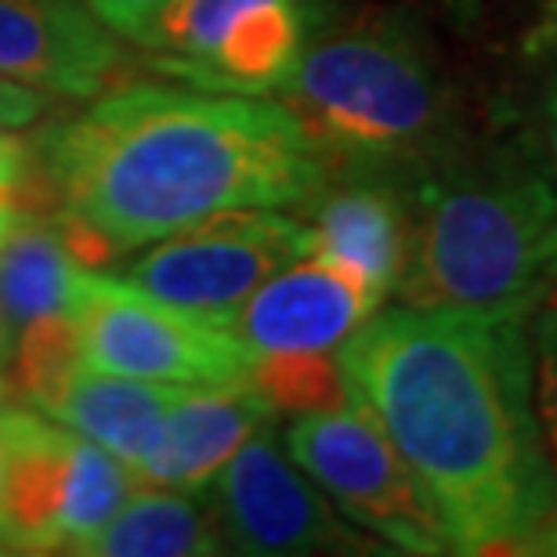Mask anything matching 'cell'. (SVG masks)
Wrapping results in <instances>:
<instances>
[{
    "label": "cell",
    "instance_id": "obj_1",
    "mask_svg": "<svg viewBox=\"0 0 557 557\" xmlns=\"http://www.w3.org/2000/svg\"><path fill=\"white\" fill-rule=\"evenodd\" d=\"M351 398L438 510L453 554H532L557 471L521 315L376 308L337 348Z\"/></svg>",
    "mask_w": 557,
    "mask_h": 557
},
{
    "label": "cell",
    "instance_id": "obj_2",
    "mask_svg": "<svg viewBox=\"0 0 557 557\" xmlns=\"http://www.w3.org/2000/svg\"><path fill=\"white\" fill-rule=\"evenodd\" d=\"M40 166L62 214L116 253L221 210L300 207L330 166L283 102L124 87L44 135Z\"/></svg>",
    "mask_w": 557,
    "mask_h": 557
},
{
    "label": "cell",
    "instance_id": "obj_3",
    "mask_svg": "<svg viewBox=\"0 0 557 557\" xmlns=\"http://www.w3.org/2000/svg\"><path fill=\"white\" fill-rule=\"evenodd\" d=\"M557 283V174L521 149L460 152L417 185L395 294L413 308L525 319Z\"/></svg>",
    "mask_w": 557,
    "mask_h": 557
},
{
    "label": "cell",
    "instance_id": "obj_4",
    "mask_svg": "<svg viewBox=\"0 0 557 557\" xmlns=\"http://www.w3.org/2000/svg\"><path fill=\"white\" fill-rule=\"evenodd\" d=\"M278 91L330 171H381L420 185L463 152L449 87L403 22L319 33Z\"/></svg>",
    "mask_w": 557,
    "mask_h": 557
},
{
    "label": "cell",
    "instance_id": "obj_5",
    "mask_svg": "<svg viewBox=\"0 0 557 557\" xmlns=\"http://www.w3.org/2000/svg\"><path fill=\"white\" fill-rule=\"evenodd\" d=\"M70 311L91 370L166 384H247L253 355L228 326L166 305L120 275L81 269Z\"/></svg>",
    "mask_w": 557,
    "mask_h": 557
},
{
    "label": "cell",
    "instance_id": "obj_6",
    "mask_svg": "<svg viewBox=\"0 0 557 557\" xmlns=\"http://www.w3.org/2000/svg\"><path fill=\"white\" fill-rule=\"evenodd\" d=\"M286 453L359 529L403 554H453L431 496L366 406L294 417Z\"/></svg>",
    "mask_w": 557,
    "mask_h": 557
},
{
    "label": "cell",
    "instance_id": "obj_7",
    "mask_svg": "<svg viewBox=\"0 0 557 557\" xmlns=\"http://www.w3.org/2000/svg\"><path fill=\"white\" fill-rule=\"evenodd\" d=\"M308 258V228L278 207L221 210L163 236L120 278L207 322H225L278 269Z\"/></svg>",
    "mask_w": 557,
    "mask_h": 557
},
{
    "label": "cell",
    "instance_id": "obj_8",
    "mask_svg": "<svg viewBox=\"0 0 557 557\" xmlns=\"http://www.w3.org/2000/svg\"><path fill=\"white\" fill-rule=\"evenodd\" d=\"M225 547L258 557L359 554L362 536L344 525L322 488L283 453L272 423L239 445L207 485Z\"/></svg>",
    "mask_w": 557,
    "mask_h": 557
},
{
    "label": "cell",
    "instance_id": "obj_9",
    "mask_svg": "<svg viewBox=\"0 0 557 557\" xmlns=\"http://www.w3.org/2000/svg\"><path fill=\"white\" fill-rule=\"evenodd\" d=\"M300 207L308 258L348 269L381 300L395 294L413 243L417 182L381 171H330L326 185Z\"/></svg>",
    "mask_w": 557,
    "mask_h": 557
},
{
    "label": "cell",
    "instance_id": "obj_10",
    "mask_svg": "<svg viewBox=\"0 0 557 557\" xmlns=\"http://www.w3.org/2000/svg\"><path fill=\"white\" fill-rule=\"evenodd\" d=\"M384 300L359 275L322 258H300L253 289L225 326L250 355L337 351Z\"/></svg>",
    "mask_w": 557,
    "mask_h": 557
},
{
    "label": "cell",
    "instance_id": "obj_11",
    "mask_svg": "<svg viewBox=\"0 0 557 557\" xmlns=\"http://www.w3.org/2000/svg\"><path fill=\"white\" fill-rule=\"evenodd\" d=\"M124 59L120 37L81 0H0V73L11 81L95 98Z\"/></svg>",
    "mask_w": 557,
    "mask_h": 557
},
{
    "label": "cell",
    "instance_id": "obj_12",
    "mask_svg": "<svg viewBox=\"0 0 557 557\" xmlns=\"http://www.w3.org/2000/svg\"><path fill=\"white\" fill-rule=\"evenodd\" d=\"M275 409L250 384H185L166 409L160 445L135 478L177 493H207L214 474Z\"/></svg>",
    "mask_w": 557,
    "mask_h": 557
},
{
    "label": "cell",
    "instance_id": "obj_13",
    "mask_svg": "<svg viewBox=\"0 0 557 557\" xmlns=\"http://www.w3.org/2000/svg\"><path fill=\"white\" fill-rule=\"evenodd\" d=\"M4 438V543L11 554H54L76 434L33 409H0Z\"/></svg>",
    "mask_w": 557,
    "mask_h": 557
},
{
    "label": "cell",
    "instance_id": "obj_14",
    "mask_svg": "<svg viewBox=\"0 0 557 557\" xmlns=\"http://www.w3.org/2000/svg\"><path fill=\"white\" fill-rule=\"evenodd\" d=\"M182 387L185 384L138 381V376L76 366L70 381L54 392V398L40 413L98 442L138 474L152 460L163 434L166 409H171Z\"/></svg>",
    "mask_w": 557,
    "mask_h": 557
},
{
    "label": "cell",
    "instance_id": "obj_15",
    "mask_svg": "<svg viewBox=\"0 0 557 557\" xmlns=\"http://www.w3.org/2000/svg\"><path fill=\"white\" fill-rule=\"evenodd\" d=\"M81 269L59 218L18 221V228L0 243V355H11L26 322L70 308Z\"/></svg>",
    "mask_w": 557,
    "mask_h": 557
},
{
    "label": "cell",
    "instance_id": "obj_16",
    "mask_svg": "<svg viewBox=\"0 0 557 557\" xmlns=\"http://www.w3.org/2000/svg\"><path fill=\"white\" fill-rule=\"evenodd\" d=\"M214 507L196 493L145 488L116 510V518L87 543L95 557H210L225 554Z\"/></svg>",
    "mask_w": 557,
    "mask_h": 557
},
{
    "label": "cell",
    "instance_id": "obj_17",
    "mask_svg": "<svg viewBox=\"0 0 557 557\" xmlns=\"http://www.w3.org/2000/svg\"><path fill=\"white\" fill-rule=\"evenodd\" d=\"M135 493V471L91 438H76L73 478L59 525V554H84Z\"/></svg>",
    "mask_w": 557,
    "mask_h": 557
},
{
    "label": "cell",
    "instance_id": "obj_18",
    "mask_svg": "<svg viewBox=\"0 0 557 557\" xmlns=\"http://www.w3.org/2000/svg\"><path fill=\"white\" fill-rule=\"evenodd\" d=\"M247 384L275 413H326L351 406L337 351H269L253 355Z\"/></svg>",
    "mask_w": 557,
    "mask_h": 557
},
{
    "label": "cell",
    "instance_id": "obj_19",
    "mask_svg": "<svg viewBox=\"0 0 557 557\" xmlns=\"http://www.w3.org/2000/svg\"><path fill=\"white\" fill-rule=\"evenodd\" d=\"M261 0H166L156 18L149 51L160 59V73L182 76L214 51L232 22Z\"/></svg>",
    "mask_w": 557,
    "mask_h": 557
},
{
    "label": "cell",
    "instance_id": "obj_20",
    "mask_svg": "<svg viewBox=\"0 0 557 557\" xmlns=\"http://www.w3.org/2000/svg\"><path fill=\"white\" fill-rule=\"evenodd\" d=\"M11 351H15L18 392L37 409L51 403L76 366H84L81 333H76V319L70 308L26 322L15 344H11Z\"/></svg>",
    "mask_w": 557,
    "mask_h": 557
},
{
    "label": "cell",
    "instance_id": "obj_21",
    "mask_svg": "<svg viewBox=\"0 0 557 557\" xmlns=\"http://www.w3.org/2000/svg\"><path fill=\"white\" fill-rule=\"evenodd\" d=\"M525 73L529 91L521 109V124H525L521 149L557 174V8L525 44Z\"/></svg>",
    "mask_w": 557,
    "mask_h": 557
},
{
    "label": "cell",
    "instance_id": "obj_22",
    "mask_svg": "<svg viewBox=\"0 0 557 557\" xmlns=\"http://www.w3.org/2000/svg\"><path fill=\"white\" fill-rule=\"evenodd\" d=\"M532 395H536V417L543 428V442L557 471V283L550 294L532 308Z\"/></svg>",
    "mask_w": 557,
    "mask_h": 557
},
{
    "label": "cell",
    "instance_id": "obj_23",
    "mask_svg": "<svg viewBox=\"0 0 557 557\" xmlns=\"http://www.w3.org/2000/svg\"><path fill=\"white\" fill-rule=\"evenodd\" d=\"M120 40H131L138 48H149L156 18L166 8V0H84Z\"/></svg>",
    "mask_w": 557,
    "mask_h": 557
},
{
    "label": "cell",
    "instance_id": "obj_24",
    "mask_svg": "<svg viewBox=\"0 0 557 557\" xmlns=\"http://www.w3.org/2000/svg\"><path fill=\"white\" fill-rule=\"evenodd\" d=\"M51 109V98L40 95L37 87L15 84L0 73V127H29Z\"/></svg>",
    "mask_w": 557,
    "mask_h": 557
},
{
    "label": "cell",
    "instance_id": "obj_25",
    "mask_svg": "<svg viewBox=\"0 0 557 557\" xmlns=\"http://www.w3.org/2000/svg\"><path fill=\"white\" fill-rule=\"evenodd\" d=\"M29 174V149L15 135L0 131V188H22Z\"/></svg>",
    "mask_w": 557,
    "mask_h": 557
},
{
    "label": "cell",
    "instance_id": "obj_26",
    "mask_svg": "<svg viewBox=\"0 0 557 557\" xmlns=\"http://www.w3.org/2000/svg\"><path fill=\"white\" fill-rule=\"evenodd\" d=\"M26 218L22 214V196L18 188H0V243H4L11 232L18 228V221Z\"/></svg>",
    "mask_w": 557,
    "mask_h": 557
},
{
    "label": "cell",
    "instance_id": "obj_27",
    "mask_svg": "<svg viewBox=\"0 0 557 557\" xmlns=\"http://www.w3.org/2000/svg\"><path fill=\"white\" fill-rule=\"evenodd\" d=\"M532 554H554L557 557V507L547 518V525H543V532L536 536V543H532Z\"/></svg>",
    "mask_w": 557,
    "mask_h": 557
},
{
    "label": "cell",
    "instance_id": "obj_28",
    "mask_svg": "<svg viewBox=\"0 0 557 557\" xmlns=\"http://www.w3.org/2000/svg\"><path fill=\"white\" fill-rule=\"evenodd\" d=\"M0 547L8 550V543H4V438H0Z\"/></svg>",
    "mask_w": 557,
    "mask_h": 557
},
{
    "label": "cell",
    "instance_id": "obj_29",
    "mask_svg": "<svg viewBox=\"0 0 557 557\" xmlns=\"http://www.w3.org/2000/svg\"><path fill=\"white\" fill-rule=\"evenodd\" d=\"M4 395H8V384H4V370H0V403H4Z\"/></svg>",
    "mask_w": 557,
    "mask_h": 557
}]
</instances>
